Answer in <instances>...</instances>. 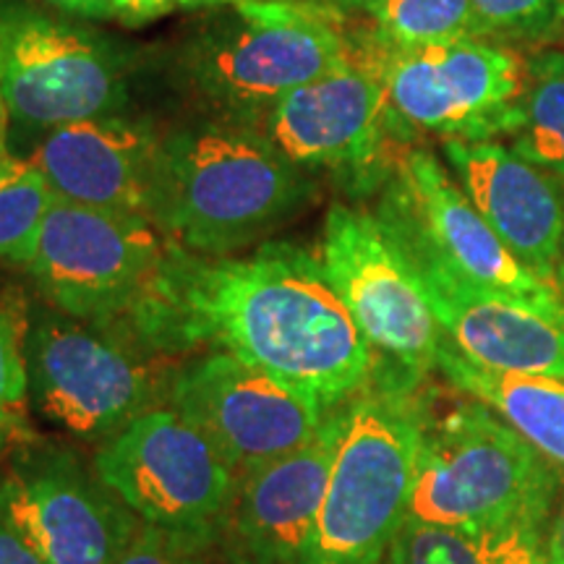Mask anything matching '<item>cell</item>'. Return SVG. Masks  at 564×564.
<instances>
[{
  "label": "cell",
  "mask_w": 564,
  "mask_h": 564,
  "mask_svg": "<svg viewBox=\"0 0 564 564\" xmlns=\"http://www.w3.org/2000/svg\"><path fill=\"white\" fill-rule=\"evenodd\" d=\"M112 19H121L123 24L139 26L147 21L165 17L167 11L178 9V0H108Z\"/></svg>",
  "instance_id": "obj_30"
},
{
  "label": "cell",
  "mask_w": 564,
  "mask_h": 564,
  "mask_svg": "<svg viewBox=\"0 0 564 564\" xmlns=\"http://www.w3.org/2000/svg\"><path fill=\"white\" fill-rule=\"evenodd\" d=\"M549 520H518L481 535L484 564H549Z\"/></svg>",
  "instance_id": "obj_28"
},
{
  "label": "cell",
  "mask_w": 564,
  "mask_h": 564,
  "mask_svg": "<svg viewBox=\"0 0 564 564\" xmlns=\"http://www.w3.org/2000/svg\"><path fill=\"white\" fill-rule=\"evenodd\" d=\"M322 267L358 329L387 364L423 379L436 369L444 333L392 236L371 212H327Z\"/></svg>",
  "instance_id": "obj_11"
},
{
  "label": "cell",
  "mask_w": 564,
  "mask_h": 564,
  "mask_svg": "<svg viewBox=\"0 0 564 564\" xmlns=\"http://www.w3.org/2000/svg\"><path fill=\"white\" fill-rule=\"evenodd\" d=\"M316 3L324 6H335V9H364L369 11L377 0H316Z\"/></svg>",
  "instance_id": "obj_36"
},
{
  "label": "cell",
  "mask_w": 564,
  "mask_h": 564,
  "mask_svg": "<svg viewBox=\"0 0 564 564\" xmlns=\"http://www.w3.org/2000/svg\"><path fill=\"white\" fill-rule=\"evenodd\" d=\"M369 13L373 42L394 51L494 37L474 0H377Z\"/></svg>",
  "instance_id": "obj_22"
},
{
  "label": "cell",
  "mask_w": 564,
  "mask_h": 564,
  "mask_svg": "<svg viewBox=\"0 0 564 564\" xmlns=\"http://www.w3.org/2000/svg\"><path fill=\"white\" fill-rule=\"evenodd\" d=\"M241 0H178L181 9H215V6H236Z\"/></svg>",
  "instance_id": "obj_35"
},
{
  "label": "cell",
  "mask_w": 564,
  "mask_h": 564,
  "mask_svg": "<svg viewBox=\"0 0 564 564\" xmlns=\"http://www.w3.org/2000/svg\"><path fill=\"white\" fill-rule=\"evenodd\" d=\"M421 379L379 358L345 400V426L301 564H382L405 525L429 398Z\"/></svg>",
  "instance_id": "obj_3"
},
{
  "label": "cell",
  "mask_w": 564,
  "mask_h": 564,
  "mask_svg": "<svg viewBox=\"0 0 564 564\" xmlns=\"http://www.w3.org/2000/svg\"><path fill=\"white\" fill-rule=\"evenodd\" d=\"M26 394V324L17 308L0 303V413L21 419Z\"/></svg>",
  "instance_id": "obj_27"
},
{
  "label": "cell",
  "mask_w": 564,
  "mask_h": 564,
  "mask_svg": "<svg viewBox=\"0 0 564 564\" xmlns=\"http://www.w3.org/2000/svg\"><path fill=\"white\" fill-rule=\"evenodd\" d=\"M9 126H11V112H9V105L3 100V95H0V178L9 173L13 160H17L9 150Z\"/></svg>",
  "instance_id": "obj_32"
},
{
  "label": "cell",
  "mask_w": 564,
  "mask_h": 564,
  "mask_svg": "<svg viewBox=\"0 0 564 564\" xmlns=\"http://www.w3.org/2000/svg\"><path fill=\"white\" fill-rule=\"evenodd\" d=\"M398 129L405 126L390 108L366 37L356 61L291 91L259 131L303 171H333L371 186L390 175L379 165H394L403 152L390 154Z\"/></svg>",
  "instance_id": "obj_15"
},
{
  "label": "cell",
  "mask_w": 564,
  "mask_h": 564,
  "mask_svg": "<svg viewBox=\"0 0 564 564\" xmlns=\"http://www.w3.org/2000/svg\"><path fill=\"white\" fill-rule=\"evenodd\" d=\"M364 45L335 6L241 0L192 42L183 68L215 121L262 129L291 91L348 66Z\"/></svg>",
  "instance_id": "obj_4"
},
{
  "label": "cell",
  "mask_w": 564,
  "mask_h": 564,
  "mask_svg": "<svg viewBox=\"0 0 564 564\" xmlns=\"http://www.w3.org/2000/svg\"><path fill=\"white\" fill-rule=\"evenodd\" d=\"M314 178L259 129L225 121L162 133L150 220L204 257L264 241L312 202Z\"/></svg>",
  "instance_id": "obj_2"
},
{
  "label": "cell",
  "mask_w": 564,
  "mask_h": 564,
  "mask_svg": "<svg viewBox=\"0 0 564 564\" xmlns=\"http://www.w3.org/2000/svg\"><path fill=\"white\" fill-rule=\"evenodd\" d=\"M131 70V53L108 34L0 0V95L17 123L53 131L126 112Z\"/></svg>",
  "instance_id": "obj_6"
},
{
  "label": "cell",
  "mask_w": 564,
  "mask_h": 564,
  "mask_svg": "<svg viewBox=\"0 0 564 564\" xmlns=\"http://www.w3.org/2000/svg\"><path fill=\"white\" fill-rule=\"evenodd\" d=\"M0 512L51 564H118L139 518L68 447H26L0 474Z\"/></svg>",
  "instance_id": "obj_14"
},
{
  "label": "cell",
  "mask_w": 564,
  "mask_h": 564,
  "mask_svg": "<svg viewBox=\"0 0 564 564\" xmlns=\"http://www.w3.org/2000/svg\"><path fill=\"white\" fill-rule=\"evenodd\" d=\"M510 147L564 181V51L560 47L528 55V82Z\"/></svg>",
  "instance_id": "obj_21"
},
{
  "label": "cell",
  "mask_w": 564,
  "mask_h": 564,
  "mask_svg": "<svg viewBox=\"0 0 564 564\" xmlns=\"http://www.w3.org/2000/svg\"><path fill=\"white\" fill-rule=\"evenodd\" d=\"M345 426L335 405L312 440L238 476L225 539L259 564H301L322 512Z\"/></svg>",
  "instance_id": "obj_17"
},
{
  "label": "cell",
  "mask_w": 564,
  "mask_h": 564,
  "mask_svg": "<svg viewBox=\"0 0 564 564\" xmlns=\"http://www.w3.org/2000/svg\"><path fill=\"white\" fill-rule=\"evenodd\" d=\"M123 335L152 356L215 345L327 405L352 398L379 364L322 259L291 241L246 257H204L171 241Z\"/></svg>",
  "instance_id": "obj_1"
},
{
  "label": "cell",
  "mask_w": 564,
  "mask_h": 564,
  "mask_svg": "<svg viewBox=\"0 0 564 564\" xmlns=\"http://www.w3.org/2000/svg\"><path fill=\"white\" fill-rule=\"evenodd\" d=\"M562 470L512 426L468 398L436 415L426 405L408 520L484 535L549 520Z\"/></svg>",
  "instance_id": "obj_5"
},
{
  "label": "cell",
  "mask_w": 564,
  "mask_h": 564,
  "mask_svg": "<svg viewBox=\"0 0 564 564\" xmlns=\"http://www.w3.org/2000/svg\"><path fill=\"white\" fill-rule=\"evenodd\" d=\"M382 564H484L481 535L405 520Z\"/></svg>",
  "instance_id": "obj_24"
},
{
  "label": "cell",
  "mask_w": 564,
  "mask_h": 564,
  "mask_svg": "<svg viewBox=\"0 0 564 564\" xmlns=\"http://www.w3.org/2000/svg\"><path fill=\"white\" fill-rule=\"evenodd\" d=\"M55 202L45 175L32 160H13L0 178V259L30 264L37 251L42 225Z\"/></svg>",
  "instance_id": "obj_23"
},
{
  "label": "cell",
  "mask_w": 564,
  "mask_h": 564,
  "mask_svg": "<svg viewBox=\"0 0 564 564\" xmlns=\"http://www.w3.org/2000/svg\"><path fill=\"white\" fill-rule=\"evenodd\" d=\"M377 217L419 280L442 333L465 358L497 371L564 379V312L476 285L398 215L379 207Z\"/></svg>",
  "instance_id": "obj_13"
},
{
  "label": "cell",
  "mask_w": 564,
  "mask_h": 564,
  "mask_svg": "<svg viewBox=\"0 0 564 564\" xmlns=\"http://www.w3.org/2000/svg\"><path fill=\"white\" fill-rule=\"evenodd\" d=\"M494 37L541 40L564 32V0H474Z\"/></svg>",
  "instance_id": "obj_25"
},
{
  "label": "cell",
  "mask_w": 564,
  "mask_h": 564,
  "mask_svg": "<svg viewBox=\"0 0 564 564\" xmlns=\"http://www.w3.org/2000/svg\"><path fill=\"white\" fill-rule=\"evenodd\" d=\"M371 61L405 129L444 141L510 137L528 82V58L491 37L423 47H382L369 34Z\"/></svg>",
  "instance_id": "obj_10"
},
{
  "label": "cell",
  "mask_w": 564,
  "mask_h": 564,
  "mask_svg": "<svg viewBox=\"0 0 564 564\" xmlns=\"http://www.w3.org/2000/svg\"><path fill=\"white\" fill-rule=\"evenodd\" d=\"M230 564H259V562H253V560H249V556H243V554H232L230 552Z\"/></svg>",
  "instance_id": "obj_38"
},
{
  "label": "cell",
  "mask_w": 564,
  "mask_h": 564,
  "mask_svg": "<svg viewBox=\"0 0 564 564\" xmlns=\"http://www.w3.org/2000/svg\"><path fill=\"white\" fill-rule=\"evenodd\" d=\"M160 141L150 121L118 112L47 131L30 160L58 199L150 220Z\"/></svg>",
  "instance_id": "obj_19"
},
{
  "label": "cell",
  "mask_w": 564,
  "mask_h": 564,
  "mask_svg": "<svg viewBox=\"0 0 564 564\" xmlns=\"http://www.w3.org/2000/svg\"><path fill=\"white\" fill-rule=\"evenodd\" d=\"M26 371L47 421L102 442L158 408L171 379L129 335L91 327L53 306L37 308L26 324Z\"/></svg>",
  "instance_id": "obj_7"
},
{
  "label": "cell",
  "mask_w": 564,
  "mask_h": 564,
  "mask_svg": "<svg viewBox=\"0 0 564 564\" xmlns=\"http://www.w3.org/2000/svg\"><path fill=\"white\" fill-rule=\"evenodd\" d=\"M215 544L220 541L139 523L118 564H212Z\"/></svg>",
  "instance_id": "obj_26"
},
{
  "label": "cell",
  "mask_w": 564,
  "mask_h": 564,
  "mask_svg": "<svg viewBox=\"0 0 564 564\" xmlns=\"http://www.w3.org/2000/svg\"><path fill=\"white\" fill-rule=\"evenodd\" d=\"M436 369L457 392L497 413L564 474V379L489 369L465 358L447 335Z\"/></svg>",
  "instance_id": "obj_20"
},
{
  "label": "cell",
  "mask_w": 564,
  "mask_h": 564,
  "mask_svg": "<svg viewBox=\"0 0 564 564\" xmlns=\"http://www.w3.org/2000/svg\"><path fill=\"white\" fill-rule=\"evenodd\" d=\"M91 468L141 523L225 539L238 474L171 405L152 408L102 442Z\"/></svg>",
  "instance_id": "obj_9"
},
{
  "label": "cell",
  "mask_w": 564,
  "mask_h": 564,
  "mask_svg": "<svg viewBox=\"0 0 564 564\" xmlns=\"http://www.w3.org/2000/svg\"><path fill=\"white\" fill-rule=\"evenodd\" d=\"M63 13L70 17H87V19H112L108 0H45Z\"/></svg>",
  "instance_id": "obj_31"
},
{
  "label": "cell",
  "mask_w": 564,
  "mask_h": 564,
  "mask_svg": "<svg viewBox=\"0 0 564 564\" xmlns=\"http://www.w3.org/2000/svg\"><path fill=\"white\" fill-rule=\"evenodd\" d=\"M165 403L192 421L238 476L306 444L335 408L223 350L175 369Z\"/></svg>",
  "instance_id": "obj_12"
},
{
  "label": "cell",
  "mask_w": 564,
  "mask_h": 564,
  "mask_svg": "<svg viewBox=\"0 0 564 564\" xmlns=\"http://www.w3.org/2000/svg\"><path fill=\"white\" fill-rule=\"evenodd\" d=\"M379 207L411 225L444 262L476 285L549 312H564L562 295L512 257L460 183L429 150L398 154Z\"/></svg>",
  "instance_id": "obj_16"
},
{
  "label": "cell",
  "mask_w": 564,
  "mask_h": 564,
  "mask_svg": "<svg viewBox=\"0 0 564 564\" xmlns=\"http://www.w3.org/2000/svg\"><path fill=\"white\" fill-rule=\"evenodd\" d=\"M562 196H564V188H562ZM556 291H560L564 301V236H562V249H560V264H556Z\"/></svg>",
  "instance_id": "obj_37"
},
{
  "label": "cell",
  "mask_w": 564,
  "mask_h": 564,
  "mask_svg": "<svg viewBox=\"0 0 564 564\" xmlns=\"http://www.w3.org/2000/svg\"><path fill=\"white\" fill-rule=\"evenodd\" d=\"M546 562L549 564H564V502H562L560 514H556L552 531H549Z\"/></svg>",
  "instance_id": "obj_33"
},
{
  "label": "cell",
  "mask_w": 564,
  "mask_h": 564,
  "mask_svg": "<svg viewBox=\"0 0 564 564\" xmlns=\"http://www.w3.org/2000/svg\"><path fill=\"white\" fill-rule=\"evenodd\" d=\"M0 564H51L0 512Z\"/></svg>",
  "instance_id": "obj_29"
},
{
  "label": "cell",
  "mask_w": 564,
  "mask_h": 564,
  "mask_svg": "<svg viewBox=\"0 0 564 564\" xmlns=\"http://www.w3.org/2000/svg\"><path fill=\"white\" fill-rule=\"evenodd\" d=\"M444 158L512 257L560 293L564 196L552 175L499 141H444Z\"/></svg>",
  "instance_id": "obj_18"
},
{
  "label": "cell",
  "mask_w": 564,
  "mask_h": 564,
  "mask_svg": "<svg viewBox=\"0 0 564 564\" xmlns=\"http://www.w3.org/2000/svg\"><path fill=\"white\" fill-rule=\"evenodd\" d=\"M167 246L171 238L147 217L55 196L26 270L53 308L123 333L158 280Z\"/></svg>",
  "instance_id": "obj_8"
},
{
  "label": "cell",
  "mask_w": 564,
  "mask_h": 564,
  "mask_svg": "<svg viewBox=\"0 0 564 564\" xmlns=\"http://www.w3.org/2000/svg\"><path fill=\"white\" fill-rule=\"evenodd\" d=\"M19 432H24V419L0 413V457L9 453L13 440H19Z\"/></svg>",
  "instance_id": "obj_34"
}]
</instances>
